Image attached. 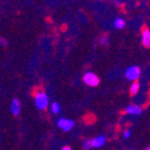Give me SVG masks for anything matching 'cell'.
I'll return each mask as SVG.
<instances>
[{
  "label": "cell",
  "mask_w": 150,
  "mask_h": 150,
  "mask_svg": "<svg viewBox=\"0 0 150 150\" xmlns=\"http://www.w3.org/2000/svg\"><path fill=\"white\" fill-rule=\"evenodd\" d=\"M35 103H36V106H37L38 109H45V108L47 107L48 105V98L47 96L45 95L43 93L42 90L40 91H38L35 96Z\"/></svg>",
  "instance_id": "obj_1"
},
{
  "label": "cell",
  "mask_w": 150,
  "mask_h": 150,
  "mask_svg": "<svg viewBox=\"0 0 150 150\" xmlns=\"http://www.w3.org/2000/svg\"><path fill=\"white\" fill-rule=\"evenodd\" d=\"M83 81L85 83L86 85L91 86V87H95V86L99 85L100 80H99V77H98L96 74L93 73H86L85 75L83 76Z\"/></svg>",
  "instance_id": "obj_2"
},
{
  "label": "cell",
  "mask_w": 150,
  "mask_h": 150,
  "mask_svg": "<svg viewBox=\"0 0 150 150\" xmlns=\"http://www.w3.org/2000/svg\"><path fill=\"white\" fill-rule=\"evenodd\" d=\"M141 75V69L139 66H130L129 68H127L125 73V76L129 81H137L139 79Z\"/></svg>",
  "instance_id": "obj_3"
},
{
  "label": "cell",
  "mask_w": 150,
  "mask_h": 150,
  "mask_svg": "<svg viewBox=\"0 0 150 150\" xmlns=\"http://www.w3.org/2000/svg\"><path fill=\"white\" fill-rule=\"evenodd\" d=\"M57 124L63 131H66V132L69 131V130L75 126V122H74L73 120H68V119H65V118L59 119Z\"/></svg>",
  "instance_id": "obj_4"
},
{
  "label": "cell",
  "mask_w": 150,
  "mask_h": 150,
  "mask_svg": "<svg viewBox=\"0 0 150 150\" xmlns=\"http://www.w3.org/2000/svg\"><path fill=\"white\" fill-rule=\"evenodd\" d=\"M142 43L146 47H150V30L146 28L142 32Z\"/></svg>",
  "instance_id": "obj_5"
},
{
  "label": "cell",
  "mask_w": 150,
  "mask_h": 150,
  "mask_svg": "<svg viewBox=\"0 0 150 150\" xmlns=\"http://www.w3.org/2000/svg\"><path fill=\"white\" fill-rule=\"evenodd\" d=\"M11 111L14 115H18L20 112V102L18 99H14L11 104Z\"/></svg>",
  "instance_id": "obj_6"
},
{
  "label": "cell",
  "mask_w": 150,
  "mask_h": 150,
  "mask_svg": "<svg viewBox=\"0 0 150 150\" xmlns=\"http://www.w3.org/2000/svg\"><path fill=\"white\" fill-rule=\"evenodd\" d=\"M126 112L130 113V115H139L142 113V107L138 105H129L126 108Z\"/></svg>",
  "instance_id": "obj_7"
},
{
  "label": "cell",
  "mask_w": 150,
  "mask_h": 150,
  "mask_svg": "<svg viewBox=\"0 0 150 150\" xmlns=\"http://www.w3.org/2000/svg\"><path fill=\"white\" fill-rule=\"evenodd\" d=\"M106 142V139L104 135H99L97 138H95L93 140V147L95 148H100L102 147Z\"/></svg>",
  "instance_id": "obj_8"
},
{
  "label": "cell",
  "mask_w": 150,
  "mask_h": 150,
  "mask_svg": "<svg viewBox=\"0 0 150 150\" xmlns=\"http://www.w3.org/2000/svg\"><path fill=\"white\" fill-rule=\"evenodd\" d=\"M113 25H115V28L121 30V28H123L125 26V21H124V19H122V18H117V19L113 21Z\"/></svg>",
  "instance_id": "obj_9"
},
{
  "label": "cell",
  "mask_w": 150,
  "mask_h": 150,
  "mask_svg": "<svg viewBox=\"0 0 150 150\" xmlns=\"http://www.w3.org/2000/svg\"><path fill=\"white\" fill-rule=\"evenodd\" d=\"M139 89H140V84L138 82H133L130 86V95L131 96H134L138 93Z\"/></svg>",
  "instance_id": "obj_10"
},
{
  "label": "cell",
  "mask_w": 150,
  "mask_h": 150,
  "mask_svg": "<svg viewBox=\"0 0 150 150\" xmlns=\"http://www.w3.org/2000/svg\"><path fill=\"white\" fill-rule=\"evenodd\" d=\"M50 109H52V112L55 113V115H57V113L60 112L61 107H60V105H59V103L54 102L53 104H52V107H50Z\"/></svg>",
  "instance_id": "obj_11"
},
{
  "label": "cell",
  "mask_w": 150,
  "mask_h": 150,
  "mask_svg": "<svg viewBox=\"0 0 150 150\" xmlns=\"http://www.w3.org/2000/svg\"><path fill=\"white\" fill-rule=\"evenodd\" d=\"M83 148H84V149H90V148H93V140H88V139L84 140V142H83Z\"/></svg>",
  "instance_id": "obj_12"
},
{
  "label": "cell",
  "mask_w": 150,
  "mask_h": 150,
  "mask_svg": "<svg viewBox=\"0 0 150 150\" xmlns=\"http://www.w3.org/2000/svg\"><path fill=\"white\" fill-rule=\"evenodd\" d=\"M99 42H100L101 45H107L108 44V38H106V37H101L100 40H99Z\"/></svg>",
  "instance_id": "obj_13"
},
{
  "label": "cell",
  "mask_w": 150,
  "mask_h": 150,
  "mask_svg": "<svg viewBox=\"0 0 150 150\" xmlns=\"http://www.w3.org/2000/svg\"><path fill=\"white\" fill-rule=\"evenodd\" d=\"M123 137H124V139H128L130 137V130H126L125 132H124V135H123Z\"/></svg>",
  "instance_id": "obj_14"
},
{
  "label": "cell",
  "mask_w": 150,
  "mask_h": 150,
  "mask_svg": "<svg viewBox=\"0 0 150 150\" xmlns=\"http://www.w3.org/2000/svg\"><path fill=\"white\" fill-rule=\"evenodd\" d=\"M1 44H2L3 46H5V45L8 44V42H6V41H5L4 39H1Z\"/></svg>",
  "instance_id": "obj_15"
},
{
  "label": "cell",
  "mask_w": 150,
  "mask_h": 150,
  "mask_svg": "<svg viewBox=\"0 0 150 150\" xmlns=\"http://www.w3.org/2000/svg\"><path fill=\"white\" fill-rule=\"evenodd\" d=\"M62 150H71V148L68 147V146H65V147L62 148Z\"/></svg>",
  "instance_id": "obj_16"
},
{
  "label": "cell",
  "mask_w": 150,
  "mask_h": 150,
  "mask_svg": "<svg viewBox=\"0 0 150 150\" xmlns=\"http://www.w3.org/2000/svg\"><path fill=\"white\" fill-rule=\"evenodd\" d=\"M115 4H118V5H123V4H124V2H121V1H115Z\"/></svg>",
  "instance_id": "obj_17"
},
{
  "label": "cell",
  "mask_w": 150,
  "mask_h": 150,
  "mask_svg": "<svg viewBox=\"0 0 150 150\" xmlns=\"http://www.w3.org/2000/svg\"><path fill=\"white\" fill-rule=\"evenodd\" d=\"M145 150H150V146H148V147L147 148H146V149Z\"/></svg>",
  "instance_id": "obj_18"
}]
</instances>
